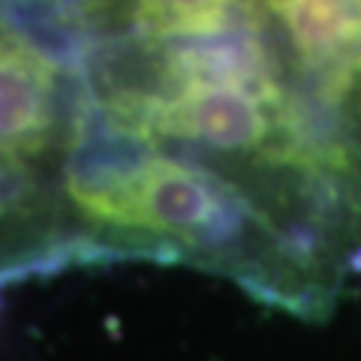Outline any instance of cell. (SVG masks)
I'll return each mask as SVG.
<instances>
[{
    "instance_id": "cell-1",
    "label": "cell",
    "mask_w": 361,
    "mask_h": 361,
    "mask_svg": "<svg viewBox=\"0 0 361 361\" xmlns=\"http://www.w3.org/2000/svg\"><path fill=\"white\" fill-rule=\"evenodd\" d=\"M73 109L87 265L322 322L361 280V0H18Z\"/></svg>"
},
{
    "instance_id": "cell-2",
    "label": "cell",
    "mask_w": 361,
    "mask_h": 361,
    "mask_svg": "<svg viewBox=\"0 0 361 361\" xmlns=\"http://www.w3.org/2000/svg\"><path fill=\"white\" fill-rule=\"evenodd\" d=\"M70 145L61 63L18 0H0V289L87 265L66 202Z\"/></svg>"
}]
</instances>
